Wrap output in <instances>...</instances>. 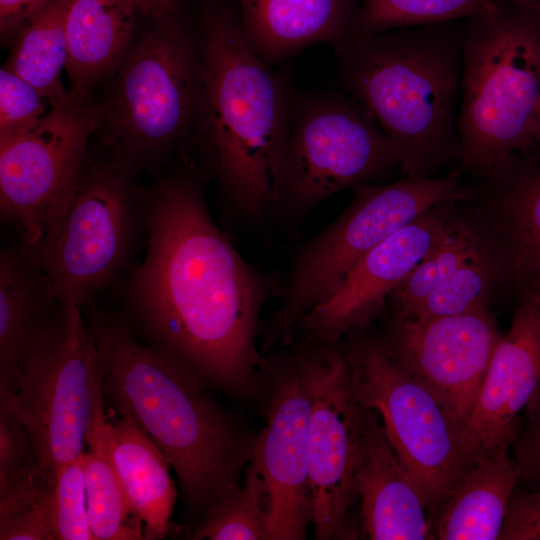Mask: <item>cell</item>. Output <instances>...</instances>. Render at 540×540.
I'll use <instances>...</instances> for the list:
<instances>
[{
    "instance_id": "1",
    "label": "cell",
    "mask_w": 540,
    "mask_h": 540,
    "mask_svg": "<svg viewBox=\"0 0 540 540\" xmlns=\"http://www.w3.org/2000/svg\"><path fill=\"white\" fill-rule=\"evenodd\" d=\"M146 200L144 255L124 285L129 316L200 378L236 394L257 391L259 316L282 279L235 249L192 167L158 178Z\"/></svg>"
},
{
    "instance_id": "2",
    "label": "cell",
    "mask_w": 540,
    "mask_h": 540,
    "mask_svg": "<svg viewBox=\"0 0 540 540\" xmlns=\"http://www.w3.org/2000/svg\"><path fill=\"white\" fill-rule=\"evenodd\" d=\"M197 32L191 135L199 160L230 209L260 225L277 205L291 104L284 84L250 46L240 14L209 2Z\"/></svg>"
},
{
    "instance_id": "3",
    "label": "cell",
    "mask_w": 540,
    "mask_h": 540,
    "mask_svg": "<svg viewBox=\"0 0 540 540\" xmlns=\"http://www.w3.org/2000/svg\"><path fill=\"white\" fill-rule=\"evenodd\" d=\"M103 388L114 410L128 413L169 461L191 507L206 511L240 486L251 439L206 395L199 376L157 346H146L127 321L92 307Z\"/></svg>"
},
{
    "instance_id": "4",
    "label": "cell",
    "mask_w": 540,
    "mask_h": 540,
    "mask_svg": "<svg viewBox=\"0 0 540 540\" xmlns=\"http://www.w3.org/2000/svg\"><path fill=\"white\" fill-rule=\"evenodd\" d=\"M342 81L395 142L406 177L460 158L463 44L429 33L354 32L335 44Z\"/></svg>"
},
{
    "instance_id": "5",
    "label": "cell",
    "mask_w": 540,
    "mask_h": 540,
    "mask_svg": "<svg viewBox=\"0 0 540 540\" xmlns=\"http://www.w3.org/2000/svg\"><path fill=\"white\" fill-rule=\"evenodd\" d=\"M479 16L463 43L460 159L500 181L540 157V15L493 6Z\"/></svg>"
},
{
    "instance_id": "6",
    "label": "cell",
    "mask_w": 540,
    "mask_h": 540,
    "mask_svg": "<svg viewBox=\"0 0 540 540\" xmlns=\"http://www.w3.org/2000/svg\"><path fill=\"white\" fill-rule=\"evenodd\" d=\"M148 20L95 107L104 147L139 172L154 173L191 134L199 44L180 11Z\"/></svg>"
},
{
    "instance_id": "7",
    "label": "cell",
    "mask_w": 540,
    "mask_h": 540,
    "mask_svg": "<svg viewBox=\"0 0 540 540\" xmlns=\"http://www.w3.org/2000/svg\"><path fill=\"white\" fill-rule=\"evenodd\" d=\"M139 173L105 147L88 153L68 206L36 246L60 303L83 309L135 265L147 230Z\"/></svg>"
},
{
    "instance_id": "8",
    "label": "cell",
    "mask_w": 540,
    "mask_h": 540,
    "mask_svg": "<svg viewBox=\"0 0 540 540\" xmlns=\"http://www.w3.org/2000/svg\"><path fill=\"white\" fill-rule=\"evenodd\" d=\"M0 392L30 436L36 486L44 497L57 471L84 456L89 428L106 413L100 357L82 309L60 303L12 387Z\"/></svg>"
},
{
    "instance_id": "9",
    "label": "cell",
    "mask_w": 540,
    "mask_h": 540,
    "mask_svg": "<svg viewBox=\"0 0 540 540\" xmlns=\"http://www.w3.org/2000/svg\"><path fill=\"white\" fill-rule=\"evenodd\" d=\"M470 196L458 171L355 187L349 206L294 251L279 305L264 332V348L291 344L299 321L327 299L352 267L383 240L429 209Z\"/></svg>"
},
{
    "instance_id": "10",
    "label": "cell",
    "mask_w": 540,
    "mask_h": 540,
    "mask_svg": "<svg viewBox=\"0 0 540 540\" xmlns=\"http://www.w3.org/2000/svg\"><path fill=\"white\" fill-rule=\"evenodd\" d=\"M343 352L352 398L380 416L392 449L429 509L439 510L474 464L462 428L378 341L355 338Z\"/></svg>"
},
{
    "instance_id": "11",
    "label": "cell",
    "mask_w": 540,
    "mask_h": 540,
    "mask_svg": "<svg viewBox=\"0 0 540 540\" xmlns=\"http://www.w3.org/2000/svg\"><path fill=\"white\" fill-rule=\"evenodd\" d=\"M396 167L399 148L355 100L299 101L290 105L274 216L299 218L337 192L371 184Z\"/></svg>"
},
{
    "instance_id": "12",
    "label": "cell",
    "mask_w": 540,
    "mask_h": 540,
    "mask_svg": "<svg viewBox=\"0 0 540 540\" xmlns=\"http://www.w3.org/2000/svg\"><path fill=\"white\" fill-rule=\"evenodd\" d=\"M97 130L91 99L50 106L33 128L0 139V212L37 246L68 206Z\"/></svg>"
},
{
    "instance_id": "13",
    "label": "cell",
    "mask_w": 540,
    "mask_h": 540,
    "mask_svg": "<svg viewBox=\"0 0 540 540\" xmlns=\"http://www.w3.org/2000/svg\"><path fill=\"white\" fill-rule=\"evenodd\" d=\"M299 345L310 396L308 474L316 539L351 538L348 514L357 494L360 406L337 344Z\"/></svg>"
},
{
    "instance_id": "14",
    "label": "cell",
    "mask_w": 540,
    "mask_h": 540,
    "mask_svg": "<svg viewBox=\"0 0 540 540\" xmlns=\"http://www.w3.org/2000/svg\"><path fill=\"white\" fill-rule=\"evenodd\" d=\"M258 388L265 392L266 424L254 438L251 459L264 481L269 538L305 539L312 523L308 474L311 404L298 346L261 358Z\"/></svg>"
},
{
    "instance_id": "15",
    "label": "cell",
    "mask_w": 540,
    "mask_h": 540,
    "mask_svg": "<svg viewBox=\"0 0 540 540\" xmlns=\"http://www.w3.org/2000/svg\"><path fill=\"white\" fill-rule=\"evenodd\" d=\"M500 335L487 306L449 316H394L379 340L464 432Z\"/></svg>"
},
{
    "instance_id": "16",
    "label": "cell",
    "mask_w": 540,
    "mask_h": 540,
    "mask_svg": "<svg viewBox=\"0 0 540 540\" xmlns=\"http://www.w3.org/2000/svg\"><path fill=\"white\" fill-rule=\"evenodd\" d=\"M454 203L429 209L371 249L336 290L299 321L296 331L308 341L333 345L368 326L391 292L445 233L453 219Z\"/></svg>"
},
{
    "instance_id": "17",
    "label": "cell",
    "mask_w": 540,
    "mask_h": 540,
    "mask_svg": "<svg viewBox=\"0 0 540 540\" xmlns=\"http://www.w3.org/2000/svg\"><path fill=\"white\" fill-rule=\"evenodd\" d=\"M540 386V280L521 290L508 332L500 336L463 437L473 460L508 449L520 414Z\"/></svg>"
},
{
    "instance_id": "18",
    "label": "cell",
    "mask_w": 540,
    "mask_h": 540,
    "mask_svg": "<svg viewBox=\"0 0 540 540\" xmlns=\"http://www.w3.org/2000/svg\"><path fill=\"white\" fill-rule=\"evenodd\" d=\"M356 482L369 539L435 538L422 490L392 449L378 414L361 406Z\"/></svg>"
},
{
    "instance_id": "19",
    "label": "cell",
    "mask_w": 540,
    "mask_h": 540,
    "mask_svg": "<svg viewBox=\"0 0 540 540\" xmlns=\"http://www.w3.org/2000/svg\"><path fill=\"white\" fill-rule=\"evenodd\" d=\"M60 305L36 246L0 251V388L10 389Z\"/></svg>"
},
{
    "instance_id": "20",
    "label": "cell",
    "mask_w": 540,
    "mask_h": 540,
    "mask_svg": "<svg viewBox=\"0 0 540 540\" xmlns=\"http://www.w3.org/2000/svg\"><path fill=\"white\" fill-rule=\"evenodd\" d=\"M246 38L275 64L320 42L337 44L355 28L350 0H239Z\"/></svg>"
},
{
    "instance_id": "21",
    "label": "cell",
    "mask_w": 540,
    "mask_h": 540,
    "mask_svg": "<svg viewBox=\"0 0 540 540\" xmlns=\"http://www.w3.org/2000/svg\"><path fill=\"white\" fill-rule=\"evenodd\" d=\"M106 444L145 539L165 538L178 497L169 461L126 412H106Z\"/></svg>"
},
{
    "instance_id": "22",
    "label": "cell",
    "mask_w": 540,
    "mask_h": 540,
    "mask_svg": "<svg viewBox=\"0 0 540 540\" xmlns=\"http://www.w3.org/2000/svg\"><path fill=\"white\" fill-rule=\"evenodd\" d=\"M138 12L127 0H71L65 17L68 96L90 99L135 39Z\"/></svg>"
},
{
    "instance_id": "23",
    "label": "cell",
    "mask_w": 540,
    "mask_h": 540,
    "mask_svg": "<svg viewBox=\"0 0 540 540\" xmlns=\"http://www.w3.org/2000/svg\"><path fill=\"white\" fill-rule=\"evenodd\" d=\"M518 482L508 449L480 456L439 508L441 540H497Z\"/></svg>"
},
{
    "instance_id": "24",
    "label": "cell",
    "mask_w": 540,
    "mask_h": 540,
    "mask_svg": "<svg viewBox=\"0 0 540 540\" xmlns=\"http://www.w3.org/2000/svg\"><path fill=\"white\" fill-rule=\"evenodd\" d=\"M499 182L502 259L522 290L540 280V157L521 164Z\"/></svg>"
},
{
    "instance_id": "25",
    "label": "cell",
    "mask_w": 540,
    "mask_h": 540,
    "mask_svg": "<svg viewBox=\"0 0 540 540\" xmlns=\"http://www.w3.org/2000/svg\"><path fill=\"white\" fill-rule=\"evenodd\" d=\"M71 0H53L18 35L4 66L57 106L69 99L61 75L67 62L65 17Z\"/></svg>"
},
{
    "instance_id": "26",
    "label": "cell",
    "mask_w": 540,
    "mask_h": 540,
    "mask_svg": "<svg viewBox=\"0 0 540 540\" xmlns=\"http://www.w3.org/2000/svg\"><path fill=\"white\" fill-rule=\"evenodd\" d=\"M83 457L87 512L95 540L145 539L144 527L133 511L106 444V418L87 433Z\"/></svg>"
},
{
    "instance_id": "27",
    "label": "cell",
    "mask_w": 540,
    "mask_h": 540,
    "mask_svg": "<svg viewBox=\"0 0 540 540\" xmlns=\"http://www.w3.org/2000/svg\"><path fill=\"white\" fill-rule=\"evenodd\" d=\"M484 250L476 231L468 223L453 218L436 245L389 295L387 301L395 314L410 310Z\"/></svg>"
},
{
    "instance_id": "28",
    "label": "cell",
    "mask_w": 540,
    "mask_h": 540,
    "mask_svg": "<svg viewBox=\"0 0 540 540\" xmlns=\"http://www.w3.org/2000/svg\"><path fill=\"white\" fill-rule=\"evenodd\" d=\"M192 538L270 540L266 491L255 461L250 460L243 483L206 511Z\"/></svg>"
},
{
    "instance_id": "29",
    "label": "cell",
    "mask_w": 540,
    "mask_h": 540,
    "mask_svg": "<svg viewBox=\"0 0 540 540\" xmlns=\"http://www.w3.org/2000/svg\"><path fill=\"white\" fill-rule=\"evenodd\" d=\"M508 274L502 257L494 259L484 250L425 298L398 317L431 318L458 315L487 306V298L500 278Z\"/></svg>"
},
{
    "instance_id": "30",
    "label": "cell",
    "mask_w": 540,
    "mask_h": 540,
    "mask_svg": "<svg viewBox=\"0 0 540 540\" xmlns=\"http://www.w3.org/2000/svg\"><path fill=\"white\" fill-rule=\"evenodd\" d=\"M41 499L30 436L8 396L0 392V510Z\"/></svg>"
},
{
    "instance_id": "31",
    "label": "cell",
    "mask_w": 540,
    "mask_h": 540,
    "mask_svg": "<svg viewBox=\"0 0 540 540\" xmlns=\"http://www.w3.org/2000/svg\"><path fill=\"white\" fill-rule=\"evenodd\" d=\"M498 0H364L354 32L374 33L396 27L440 23L480 15Z\"/></svg>"
},
{
    "instance_id": "32",
    "label": "cell",
    "mask_w": 540,
    "mask_h": 540,
    "mask_svg": "<svg viewBox=\"0 0 540 540\" xmlns=\"http://www.w3.org/2000/svg\"><path fill=\"white\" fill-rule=\"evenodd\" d=\"M83 457L57 471L41 500L52 540H95L88 519Z\"/></svg>"
},
{
    "instance_id": "33",
    "label": "cell",
    "mask_w": 540,
    "mask_h": 540,
    "mask_svg": "<svg viewBox=\"0 0 540 540\" xmlns=\"http://www.w3.org/2000/svg\"><path fill=\"white\" fill-rule=\"evenodd\" d=\"M51 106L32 84L2 66L0 70V139L21 134L36 126Z\"/></svg>"
},
{
    "instance_id": "34",
    "label": "cell",
    "mask_w": 540,
    "mask_h": 540,
    "mask_svg": "<svg viewBox=\"0 0 540 540\" xmlns=\"http://www.w3.org/2000/svg\"><path fill=\"white\" fill-rule=\"evenodd\" d=\"M525 413L524 427L513 443L514 464L523 488L540 490V386Z\"/></svg>"
},
{
    "instance_id": "35",
    "label": "cell",
    "mask_w": 540,
    "mask_h": 540,
    "mask_svg": "<svg viewBox=\"0 0 540 540\" xmlns=\"http://www.w3.org/2000/svg\"><path fill=\"white\" fill-rule=\"evenodd\" d=\"M500 539L540 540V490L515 488Z\"/></svg>"
},
{
    "instance_id": "36",
    "label": "cell",
    "mask_w": 540,
    "mask_h": 540,
    "mask_svg": "<svg viewBox=\"0 0 540 540\" xmlns=\"http://www.w3.org/2000/svg\"><path fill=\"white\" fill-rule=\"evenodd\" d=\"M1 540H52L42 502L0 511Z\"/></svg>"
},
{
    "instance_id": "37",
    "label": "cell",
    "mask_w": 540,
    "mask_h": 540,
    "mask_svg": "<svg viewBox=\"0 0 540 540\" xmlns=\"http://www.w3.org/2000/svg\"><path fill=\"white\" fill-rule=\"evenodd\" d=\"M52 1L0 0V35L2 44H13L20 32Z\"/></svg>"
},
{
    "instance_id": "38",
    "label": "cell",
    "mask_w": 540,
    "mask_h": 540,
    "mask_svg": "<svg viewBox=\"0 0 540 540\" xmlns=\"http://www.w3.org/2000/svg\"><path fill=\"white\" fill-rule=\"evenodd\" d=\"M137 10L138 14L147 19H156L180 11L182 0H127Z\"/></svg>"
},
{
    "instance_id": "39",
    "label": "cell",
    "mask_w": 540,
    "mask_h": 540,
    "mask_svg": "<svg viewBox=\"0 0 540 540\" xmlns=\"http://www.w3.org/2000/svg\"><path fill=\"white\" fill-rule=\"evenodd\" d=\"M514 6L540 15V0H509Z\"/></svg>"
},
{
    "instance_id": "40",
    "label": "cell",
    "mask_w": 540,
    "mask_h": 540,
    "mask_svg": "<svg viewBox=\"0 0 540 540\" xmlns=\"http://www.w3.org/2000/svg\"><path fill=\"white\" fill-rule=\"evenodd\" d=\"M537 118H538V123H539V128H540V97H539L538 108H537Z\"/></svg>"
}]
</instances>
